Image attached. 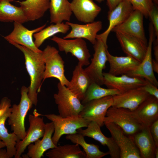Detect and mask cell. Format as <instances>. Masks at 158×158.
<instances>
[{
    "instance_id": "6da1fadb",
    "label": "cell",
    "mask_w": 158,
    "mask_h": 158,
    "mask_svg": "<svg viewBox=\"0 0 158 158\" xmlns=\"http://www.w3.org/2000/svg\"><path fill=\"white\" fill-rule=\"evenodd\" d=\"M11 44L18 49L24 54L26 68L30 80L28 95L33 104L36 106L37 94L40 91L45 68L42 51L40 52H36L16 43Z\"/></svg>"
},
{
    "instance_id": "7a4b0ae2",
    "label": "cell",
    "mask_w": 158,
    "mask_h": 158,
    "mask_svg": "<svg viewBox=\"0 0 158 158\" xmlns=\"http://www.w3.org/2000/svg\"><path fill=\"white\" fill-rule=\"evenodd\" d=\"M28 87L25 86L22 87L20 102L18 104L12 105L11 114L8 118V124L16 135L18 141L23 139L26 135L25 118L32 106L33 104L28 95Z\"/></svg>"
},
{
    "instance_id": "3957f363",
    "label": "cell",
    "mask_w": 158,
    "mask_h": 158,
    "mask_svg": "<svg viewBox=\"0 0 158 158\" xmlns=\"http://www.w3.org/2000/svg\"><path fill=\"white\" fill-rule=\"evenodd\" d=\"M44 116L53 124L54 131L52 140L56 146H57L63 135L77 133L78 129L87 127L90 122L79 114L66 117L54 114H47Z\"/></svg>"
},
{
    "instance_id": "277c9868",
    "label": "cell",
    "mask_w": 158,
    "mask_h": 158,
    "mask_svg": "<svg viewBox=\"0 0 158 158\" xmlns=\"http://www.w3.org/2000/svg\"><path fill=\"white\" fill-rule=\"evenodd\" d=\"M45 68L42 83L46 79L51 78L58 79L62 85L68 87L69 81L64 74V62L54 47L47 45L42 51Z\"/></svg>"
},
{
    "instance_id": "5b68a950",
    "label": "cell",
    "mask_w": 158,
    "mask_h": 158,
    "mask_svg": "<svg viewBox=\"0 0 158 158\" xmlns=\"http://www.w3.org/2000/svg\"><path fill=\"white\" fill-rule=\"evenodd\" d=\"M111 122L119 126L128 135H133L143 127L130 110L112 106L108 110L104 123Z\"/></svg>"
},
{
    "instance_id": "8992f818",
    "label": "cell",
    "mask_w": 158,
    "mask_h": 158,
    "mask_svg": "<svg viewBox=\"0 0 158 158\" xmlns=\"http://www.w3.org/2000/svg\"><path fill=\"white\" fill-rule=\"evenodd\" d=\"M93 47L95 52L91 62L84 70L92 83L101 86L103 85V71L106 68L108 61V46L101 40L96 39Z\"/></svg>"
},
{
    "instance_id": "52a82bcc",
    "label": "cell",
    "mask_w": 158,
    "mask_h": 158,
    "mask_svg": "<svg viewBox=\"0 0 158 158\" xmlns=\"http://www.w3.org/2000/svg\"><path fill=\"white\" fill-rule=\"evenodd\" d=\"M58 91L54 97L59 115L63 117L78 115L83 105L80 100L65 86L57 84Z\"/></svg>"
},
{
    "instance_id": "ba28073f",
    "label": "cell",
    "mask_w": 158,
    "mask_h": 158,
    "mask_svg": "<svg viewBox=\"0 0 158 158\" xmlns=\"http://www.w3.org/2000/svg\"><path fill=\"white\" fill-rule=\"evenodd\" d=\"M33 114L28 117L29 127L26 135L23 139L17 142L16 146L15 158H20L26 147L30 144L34 142L42 137L45 131V124L43 118L40 117L42 115L38 113L36 109Z\"/></svg>"
},
{
    "instance_id": "9c48e42d",
    "label": "cell",
    "mask_w": 158,
    "mask_h": 158,
    "mask_svg": "<svg viewBox=\"0 0 158 158\" xmlns=\"http://www.w3.org/2000/svg\"><path fill=\"white\" fill-rule=\"evenodd\" d=\"M104 123L119 150L120 158H141L132 136H127L121 128L112 122Z\"/></svg>"
},
{
    "instance_id": "30bf717a",
    "label": "cell",
    "mask_w": 158,
    "mask_h": 158,
    "mask_svg": "<svg viewBox=\"0 0 158 158\" xmlns=\"http://www.w3.org/2000/svg\"><path fill=\"white\" fill-rule=\"evenodd\" d=\"M50 39L57 44L60 51L64 52L66 54L70 53L76 57L82 66L90 64L91 55L87 43L83 39L67 40L54 35Z\"/></svg>"
},
{
    "instance_id": "8fae6325",
    "label": "cell",
    "mask_w": 158,
    "mask_h": 158,
    "mask_svg": "<svg viewBox=\"0 0 158 158\" xmlns=\"http://www.w3.org/2000/svg\"><path fill=\"white\" fill-rule=\"evenodd\" d=\"M112 96H108L94 99L83 104V107L79 115L90 121L96 123L100 127L104 121L108 109L112 106Z\"/></svg>"
},
{
    "instance_id": "7c38bea8",
    "label": "cell",
    "mask_w": 158,
    "mask_h": 158,
    "mask_svg": "<svg viewBox=\"0 0 158 158\" xmlns=\"http://www.w3.org/2000/svg\"><path fill=\"white\" fill-rule=\"evenodd\" d=\"M149 39L144 58L135 69L126 75L130 77L144 78L158 87V82L154 75L152 67V45L155 33L151 22L149 25Z\"/></svg>"
},
{
    "instance_id": "4fadbf2b",
    "label": "cell",
    "mask_w": 158,
    "mask_h": 158,
    "mask_svg": "<svg viewBox=\"0 0 158 158\" xmlns=\"http://www.w3.org/2000/svg\"><path fill=\"white\" fill-rule=\"evenodd\" d=\"M142 13L138 10H134L128 17L122 23L115 27L111 32H118L135 37L147 46L143 26Z\"/></svg>"
},
{
    "instance_id": "5bb4252c",
    "label": "cell",
    "mask_w": 158,
    "mask_h": 158,
    "mask_svg": "<svg viewBox=\"0 0 158 158\" xmlns=\"http://www.w3.org/2000/svg\"><path fill=\"white\" fill-rule=\"evenodd\" d=\"M20 23L14 22V28L9 35L4 37L10 43H14L24 46L36 52L42 51L37 48L33 40L34 34L46 26V24L32 30H29Z\"/></svg>"
},
{
    "instance_id": "9a60e30c",
    "label": "cell",
    "mask_w": 158,
    "mask_h": 158,
    "mask_svg": "<svg viewBox=\"0 0 158 158\" xmlns=\"http://www.w3.org/2000/svg\"><path fill=\"white\" fill-rule=\"evenodd\" d=\"M134 10L132 5L128 0H123L113 9L109 11L107 16L109 21L108 27L104 32L97 34L96 39L101 40L107 45L108 36L112 29L123 22Z\"/></svg>"
},
{
    "instance_id": "2e32d148",
    "label": "cell",
    "mask_w": 158,
    "mask_h": 158,
    "mask_svg": "<svg viewBox=\"0 0 158 158\" xmlns=\"http://www.w3.org/2000/svg\"><path fill=\"white\" fill-rule=\"evenodd\" d=\"M103 85L108 88L116 89L121 92L140 88L147 82L144 78L130 77L126 74L118 76L103 72Z\"/></svg>"
},
{
    "instance_id": "e0dca14e",
    "label": "cell",
    "mask_w": 158,
    "mask_h": 158,
    "mask_svg": "<svg viewBox=\"0 0 158 158\" xmlns=\"http://www.w3.org/2000/svg\"><path fill=\"white\" fill-rule=\"evenodd\" d=\"M131 112L134 117L143 127H149L158 119V99L150 95Z\"/></svg>"
},
{
    "instance_id": "ac0fdd59",
    "label": "cell",
    "mask_w": 158,
    "mask_h": 158,
    "mask_svg": "<svg viewBox=\"0 0 158 158\" xmlns=\"http://www.w3.org/2000/svg\"><path fill=\"white\" fill-rule=\"evenodd\" d=\"M150 95L140 88L129 90L113 96L112 107L135 109Z\"/></svg>"
},
{
    "instance_id": "d6986e66",
    "label": "cell",
    "mask_w": 158,
    "mask_h": 158,
    "mask_svg": "<svg viewBox=\"0 0 158 158\" xmlns=\"http://www.w3.org/2000/svg\"><path fill=\"white\" fill-rule=\"evenodd\" d=\"M100 127L96 122L91 121L86 129L82 128L77 130V132L84 137L92 138L99 142L102 145L106 146L109 149V155L111 158H120L119 150L111 137H107L102 133Z\"/></svg>"
},
{
    "instance_id": "ffe728a7",
    "label": "cell",
    "mask_w": 158,
    "mask_h": 158,
    "mask_svg": "<svg viewBox=\"0 0 158 158\" xmlns=\"http://www.w3.org/2000/svg\"><path fill=\"white\" fill-rule=\"evenodd\" d=\"M72 13L79 21L92 23L101 11V8L92 0H72L71 2Z\"/></svg>"
},
{
    "instance_id": "44dd1931",
    "label": "cell",
    "mask_w": 158,
    "mask_h": 158,
    "mask_svg": "<svg viewBox=\"0 0 158 158\" xmlns=\"http://www.w3.org/2000/svg\"><path fill=\"white\" fill-rule=\"evenodd\" d=\"M66 23L71 28V30L69 33L63 37V39L84 38L93 45L96 42L97 33L102 29V25L100 21L83 25L70 22H66Z\"/></svg>"
},
{
    "instance_id": "7402d4cb",
    "label": "cell",
    "mask_w": 158,
    "mask_h": 158,
    "mask_svg": "<svg viewBox=\"0 0 158 158\" xmlns=\"http://www.w3.org/2000/svg\"><path fill=\"white\" fill-rule=\"evenodd\" d=\"M116 34L123 51L127 55L141 62L145 56L147 45L134 37L118 32Z\"/></svg>"
},
{
    "instance_id": "603a6c76",
    "label": "cell",
    "mask_w": 158,
    "mask_h": 158,
    "mask_svg": "<svg viewBox=\"0 0 158 158\" xmlns=\"http://www.w3.org/2000/svg\"><path fill=\"white\" fill-rule=\"evenodd\" d=\"M54 131V126L51 122L46 123L45 133L42 139L37 140L34 144H30L28 146V153L22 155L23 157L41 158L47 150L56 147L57 146L54 144L52 140Z\"/></svg>"
},
{
    "instance_id": "cb8c5ba5",
    "label": "cell",
    "mask_w": 158,
    "mask_h": 158,
    "mask_svg": "<svg viewBox=\"0 0 158 158\" xmlns=\"http://www.w3.org/2000/svg\"><path fill=\"white\" fill-rule=\"evenodd\" d=\"M92 83L84 69L78 63L73 71L72 78L67 87L81 102Z\"/></svg>"
},
{
    "instance_id": "d4e9b609",
    "label": "cell",
    "mask_w": 158,
    "mask_h": 158,
    "mask_svg": "<svg viewBox=\"0 0 158 158\" xmlns=\"http://www.w3.org/2000/svg\"><path fill=\"white\" fill-rule=\"evenodd\" d=\"M132 136L141 158H154L157 146L150 133L149 127H143Z\"/></svg>"
},
{
    "instance_id": "484cf974",
    "label": "cell",
    "mask_w": 158,
    "mask_h": 158,
    "mask_svg": "<svg viewBox=\"0 0 158 158\" xmlns=\"http://www.w3.org/2000/svg\"><path fill=\"white\" fill-rule=\"evenodd\" d=\"M107 55L110 66L108 73L115 76L127 74L135 69L140 63L133 57L129 56L127 55L126 56H113L108 50Z\"/></svg>"
},
{
    "instance_id": "4316f807",
    "label": "cell",
    "mask_w": 158,
    "mask_h": 158,
    "mask_svg": "<svg viewBox=\"0 0 158 158\" xmlns=\"http://www.w3.org/2000/svg\"><path fill=\"white\" fill-rule=\"evenodd\" d=\"M50 0H25L17 1L29 21L38 20L49 9Z\"/></svg>"
},
{
    "instance_id": "83f0119b",
    "label": "cell",
    "mask_w": 158,
    "mask_h": 158,
    "mask_svg": "<svg viewBox=\"0 0 158 158\" xmlns=\"http://www.w3.org/2000/svg\"><path fill=\"white\" fill-rule=\"evenodd\" d=\"M13 0H1L0 1V21L16 22L23 24L28 21L21 7L11 3Z\"/></svg>"
},
{
    "instance_id": "f1b7e54d",
    "label": "cell",
    "mask_w": 158,
    "mask_h": 158,
    "mask_svg": "<svg viewBox=\"0 0 158 158\" xmlns=\"http://www.w3.org/2000/svg\"><path fill=\"white\" fill-rule=\"evenodd\" d=\"M49 9L51 23L70 21L72 12L68 0H50Z\"/></svg>"
},
{
    "instance_id": "f546056e",
    "label": "cell",
    "mask_w": 158,
    "mask_h": 158,
    "mask_svg": "<svg viewBox=\"0 0 158 158\" xmlns=\"http://www.w3.org/2000/svg\"><path fill=\"white\" fill-rule=\"evenodd\" d=\"M45 155L49 158H86L85 153L77 144L57 146Z\"/></svg>"
},
{
    "instance_id": "4dcf8cb0",
    "label": "cell",
    "mask_w": 158,
    "mask_h": 158,
    "mask_svg": "<svg viewBox=\"0 0 158 158\" xmlns=\"http://www.w3.org/2000/svg\"><path fill=\"white\" fill-rule=\"evenodd\" d=\"M11 108H10L0 117V139L5 143L7 152L10 157H14L16 153V146L18 141V138L13 132L9 133L5 126L6 119L10 115Z\"/></svg>"
},
{
    "instance_id": "1f68e13d",
    "label": "cell",
    "mask_w": 158,
    "mask_h": 158,
    "mask_svg": "<svg viewBox=\"0 0 158 158\" xmlns=\"http://www.w3.org/2000/svg\"><path fill=\"white\" fill-rule=\"evenodd\" d=\"M84 137L82 135L76 133L67 135L66 138L74 144L80 145L86 154V158H101L109 154V152H104L101 151L98 145L87 142Z\"/></svg>"
},
{
    "instance_id": "d6a6232c",
    "label": "cell",
    "mask_w": 158,
    "mask_h": 158,
    "mask_svg": "<svg viewBox=\"0 0 158 158\" xmlns=\"http://www.w3.org/2000/svg\"><path fill=\"white\" fill-rule=\"evenodd\" d=\"M70 26L63 22L51 24L34 34V43L39 48L47 39L59 33H66L70 29Z\"/></svg>"
},
{
    "instance_id": "836d02e7",
    "label": "cell",
    "mask_w": 158,
    "mask_h": 158,
    "mask_svg": "<svg viewBox=\"0 0 158 158\" xmlns=\"http://www.w3.org/2000/svg\"><path fill=\"white\" fill-rule=\"evenodd\" d=\"M121 92L115 89L105 88L95 83H92L88 88L85 96L81 101L83 104L94 99L101 98L108 96H113Z\"/></svg>"
},
{
    "instance_id": "e575fe53",
    "label": "cell",
    "mask_w": 158,
    "mask_h": 158,
    "mask_svg": "<svg viewBox=\"0 0 158 158\" xmlns=\"http://www.w3.org/2000/svg\"><path fill=\"white\" fill-rule=\"evenodd\" d=\"M134 10L140 11L146 18L149 15L155 6L153 0H128Z\"/></svg>"
},
{
    "instance_id": "d590c367",
    "label": "cell",
    "mask_w": 158,
    "mask_h": 158,
    "mask_svg": "<svg viewBox=\"0 0 158 158\" xmlns=\"http://www.w3.org/2000/svg\"><path fill=\"white\" fill-rule=\"evenodd\" d=\"M149 17L150 19L153 28L155 35L158 39V11L155 6L150 12Z\"/></svg>"
},
{
    "instance_id": "8d00e7d4",
    "label": "cell",
    "mask_w": 158,
    "mask_h": 158,
    "mask_svg": "<svg viewBox=\"0 0 158 158\" xmlns=\"http://www.w3.org/2000/svg\"><path fill=\"white\" fill-rule=\"evenodd\" d=\"M146 80L145 84L140 88L145 91L150 95H152L158 99L157 87L154 85L147 80Z\"/></svg>"
},
{
    "instance_id": "74e56055",
    "label": "cell",
    "mask_w": 158,
    "mask_h": 158,
    "mask_svg": "<svg viewBox=\"0 0 158 158\" xmlns=\"http://www.w3.org/2000/svg\"><path fill=\"white\" fill-rule=\"evenodd\" d=\"M11 107V101L10 99L6 97L3 98L0 102V117Z\"/></svg>"
},
{
    "instance_id": "f35d334b",
    "label": "cell",
    "mask_w": 158,
    "mask_h": 158,
    "mask_svg": "<svg viewBox=\"0 0 158 158\" xmlns=\"http://www.w3.org/2000/svg\"><path fill=\"white\" fill-rule=\"evenodd\" d=\"M149 128L156 145L158 146V119L150 126Z\"/></svg>"
},
{
    "instance_id": "ab89813d",
    "label": "cell",
    "mask_w": 158,
    "mask_h": 158,
    "mask_svg": "<svg viewBox=\"0 0 158 158\" xmlns=\"http://www.w3.org/2000/svg\"><path fill=\"white\" fill-rule=\"evenodd\" d=\"M123 0H107V5L109 11L113 9L117 5Z\"/></svg>"
},
{
    "instance_id": "60d3db41",
    "label": "cell",
    "mask_w": 158,
    "mask_h": 158,
    "mask_svg": "<svg viewBox=\"0 0 158 158\" xmlns=\"http://www.w3.org/2000/svg\"><path fill=\"white\" fill-rule=\"evenodd\" d=\"M154 42L153 49L155 60L158 61V39L153 41Z\"/></svg>"
},
{
    "instance_id": "b9f144b4",
    "label": "cell",
    "mask_w": 158,
    "mask_h": 158,
    "mask_svg": "<svg viewBox=\"0 0 158 158\" xmlns=\"http://www.w3.org/2000/svg\"><path fill=\"white\" fill-rule=\"evenodd\" d=\"M0 158H10L6 150L0 149Z\"/></svg>"
},
{
    "instance_id": "7bdbcfd3",
    "label": "cell",
    "mask_w": 158,
    "mask_h": 158,
    "mask_svg": "<svg viewBox=\"0 0 158 158\" xmlns=\"http://www.w3.org/2000/svg\"><path fill=\"white\" fill-rule=\"evenodd\" d=\"M152 67L153 71L157 73H158V61L155 59L152 60Z\"/></svg>"
},
{
    "instance_id": "ee69618b",
    "label": "cell",
    "mask_w": 158,
    "mask_h": 158,
    "mask_svg": "<svg viewBox=\"0 0 158 158\" xmlns=\"http://www.w3.org/2000/svg\"><path fill=\"white\" fill-rule=\"evenodd\" d=\"M6 145L4 142L0 139V149L4 147Z\"/></svg>"
},
{
    "instance_id": "f6af8a7d",
    "label": "cell",
    "mask_w": 158,
    "mask_h": 158,
    "mask_svg": "<svg viewBox=\"0 0 158 158\" xmlns=\"http://www.w3.org/2000/svg\"><path fill=\"white\" fill-rule=\"evenodd\" d=\"M155 157L156 158H158V147L156 148L155 151Z\"/></svg>"
},
{
    "instance_id": "bcb514c9",
    "label": "cell",
    "mask_w": 158,
    "mask_h": 158,
    "mask_svg": "<svg viewBox=\"0 0 158 158\" xmlns=\"http://www.w3.org/2000/svg\"><path fill=\"white\" fill-rule=\"evenodd\" d=\"M95 0L99 3H100L103 1L104 0Z\"/></svg>"
},
{
    "instance_id": "7dc6e473",
    "label": "cell",
    "mask_w": 158,
    "mask_h": 158,
    "mask_svg": "<svg viewBox=\"0 0 158 158\" xmlns=\"http://www.w3.org/2000/svg\"><path fill=\"white\" fill-rule=\"evenodd\" d=\"M153 1H154L156 4H158V0H153Z\"/></svg>"
},
{
    "instance_id": "c3c4849f",
    "label": "cell",
    "mask_w": 158,
    "mask_h": 158,
    "mask_svg": "<svg viewBox=\"0 0 158 158\" xmlns=\"http://www.w3.org/2000/svg\"><path fill=\"white\" fill-rule=\"evenodd\" d=\"M1 0H0V1H1Z\"/></svg>"
}]
</instances>
